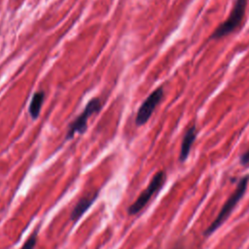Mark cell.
Listing matches in <instances>:
<instances>
[{
  "instance_id": "cell-1",
  "label": "cell",
  "mask_w": 249,
  "mask_h": 249,
  "mask_svg": "<svg viewBox=\"0 0 249 249\" xmlns=\"http://www.w3.org/2000/svg\"><path fill=\"white\" fill-rule=\"evenodd\" d=\"M249 181V175H246L244 177H242L237 186L236 189L234 190V192L231 195V196L227 199V201L225 202V204L223 205V207L221 208L219 214L217 215V217L215 218V220L210 224V226L205 230L204 231V235H210L212 234L218 228L221 227V225L228 219V217L231 215V213L232 212L233 208L235 207V205L237 204V202L239 201V199H241V197L243 196V195L245 194V191L247 189V183Z\"/></svg>"
},
{
  "instance_id": "cell-2",
  "label": "cell",
  "mask_w": 249,
  "mask_h": 249,
  "mask_svg": "<svg viewBox=\"0 0 249 249\" xmlns=\"http://www.w3.org/2000/svg\"><path fill=\"white\" fill-rule=\"evenodd\" d=\"M246 4L247 0H235L229 18L215 29L211 38L219 39L234 31L240 25L243 19Z\"/></svg>"
},
{
  "instance_id": "cell-3",
  "label": "cell",
  "mask_w": 249,
  "mask_h": 249,
  "mask_svg": "<svg viewBox=\"0 0 249 249\" xmlns=\"http://www.w3.org/2000/svg\"><path fill=\"white\" fill-rule=\"evenodd\" d=\"M166 175L164 171H159L154 175L151 182L149 183L148 187L140 194L138 198L128 207L127 211L130 215L138 213L151 199V197L156 194L160 188L162 187L164 181H165Z\"/></svg>"
},
{
  "instance_id": "cell-4",
  "label": "cell",
  "mask_w": 249,
  "mask_h": 249,
  "mask_svg": "<svg viewBox=\"0 0 249 249\" xmlns=\"http://www.w3.org/2000/svg\"><path fill=\"white\" fill-rule=\"evenodd\" d=\"M101 109V101L99 98L94 97L90 99L88 104L86 105L83 113L78 116L69 125L67 133H66V139H71L76 133H83L87 129V123L88 119L93 114L97 113Z\"/></svg>"
},
{
  "instance_id": "cell-5",
  "label": "cell",
  "mask_w": 249,
  "mask_h": 249,
  "mask_svg": "<svg viewBox=\"0 0 249 249\" xmlns=\"http://www.w3.org/2000/svg\"><path fill=\"white\" fill-rule=\"evenodd\" d=\"M162 96H163L162 88H158L145 99V101L142 103V105L138 109V112L135 118V124L137 125H142L147 123V121L152 116L158 104L161 101Z\"/></svg>"
},
{
  "instance_id": "cell-6",
  "label": "cell",
  "mask_w": 249,
  "mask_h": 249,
  "mask_svg": "<svg viewBox=\"0 0 249 249\" xmlns=\"http://www.w3.org/2000/svg\"><path fill=\"white\" fill-rule=\"evenodd\" d=\"M196 137V124L192 125L186 132L182 144H181V150H180V155H179V160L181 162L185 161L187 158L189 157L192 145Z\"/></svg>"
},
{
  "instance_id": "cell-7",
  "label": "cell",
  "mask_w": 249,
  "mask_h": 249,
  "mask_svg": "<svg viewBox=\"0 0 249 249\" xmlns=\"http://www.w3.org/2000/svg\"><path fill=\"white\" fill-rule=\"evenodd\" d=\"M96 196H97V194L95 193L93 195H88L87 196L80 199L71 213V216H70L71 220H73V221L78 220L86 212V210L91 205V203L94 201Z\"/></svg>"
},
{
  "instance_id": "cell-8",
  "label": "cell",
  "mask_w": 249,
  "mask_h": 249,
  "mask_svg": "<svg viewBox=\"0 0 249 249\" xmlns=\"http://www.w3.org/2000/svg\"><path fill=\"white\" fill-rule=\"evenodd\" d=\"M44 97H45L44 91H37L33 94V97L31 99V102H30V105L28 108L29 114L33 120L37 119L40 114V110L42 107V103L44 101Z\"/></svg>"
},
{
  "instance_id": "cell-9",
  "label": "cell",
  "mask_w": 249,
  "mask_h": 249,
  "mask_svg": "<svg viewBox=\"0 0 249 249\" xmlns=\"http://www.w3.org/2000/svg\"><path fill=\"white\" fill-rule=\"evenodd\" d=\"M36 241H37V232L35 231L29 236V238L26 240V242L21 247V249H33L36 244Z\"/></svg>"
},
{
  "instance_id": "cell-10",
  "label": "cell",
  "mask_w": 249,
  "mask_h": 249,
  "mask_svg": "<svg viewBox=\"0 0 249 249\" xmlns=\"http://www.w3.org/2000/svg\"><path fill=\"white\" fill-rule=\"evenodd\" d=\"M240 163L243 166H249V148L240 156Z\"/></svg>"
}]
</instances>
